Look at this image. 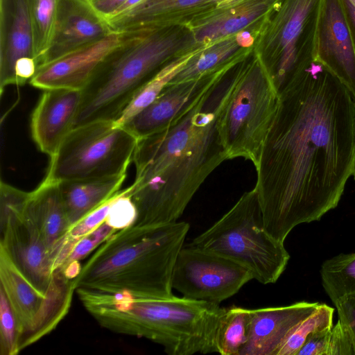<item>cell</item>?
Returning <instances> with one entry per match:
<instances>
[{
	"label": "cell",
	"mask_w": 355,
	"mask_h": 355,
	"mask_svg": "<svg viewBox=\"0 0 355 355\" xmlns=\"http://www.w3.org/2000/svg\"><path fill=\"white\" fill-rule=\"evenodd\" d=\"M238 67L224 73L164 129L139 139L132 162V225L176 222L208 176L228 159L218 121L232 91Z\"/></svg>",
	"instance_id": "obj_2"
},
{
	"label": "cell",
	"mask_w": 355,
	"mask_h": 355,
	"mask_svg": "<svg viewBox=\"0 0 355 355\" xmlns=\"http://www.w3.org/2000/svg\"><path fill=\"white\" fill-rule=\"evenodd\" d=\"M116 231L118 230L110 227L105 221L93 232L86 235L77 242L67 259L61 268L71 263L79 262L80 259L94 248L98 247L109 236Z\"/></svg>",
	"instance_id": "obj_33"
},
{
	"label": "cell",
	"mask_w": 355,
	"mask_h": 355,
	"mask_svg": "<svg viewBox=\"0 0 355 355\" xmlns=\"http://www.w3.org/2000/svg\"><path fill=\"white\" fill-rule=\"evenodd\" d=\"M248 57L238 67L234 87L219 118L218 130L228 159L243 157L256 169L279 96L260 56L253 51Z\"/></svg>",
	"instance_id": "obj_7"
},
{
	"label": "cell",
	"mask_w": 355,
	"mask_h": 355,
	"mask_svg": "<svg viewBox=\"0 0 355 355\" xmlns=\"http://www.w3.org/2000/svg\"><path fill=\"white\" fill-rule=\"evenodd\" d=\"M81 90L44 89L31 119L33 139L41 152L53 157L73 128Z\"/></svg>",
	"instance_id": "obj_19"
},
{
	"label": "cell",
	"mask_w": 355,
	"mask_h": 355,
	"mask_svg": "<svg viewBox=\"0 0 355 355\" xmlns=\"http://www.w3.org/2000/svg\"><path fill=\"white\" fill-rule=\"evenodd\" d=\"M139 139L114 121H96L71 130L51 157L44 180L53 182L126 173Z\"/></svg>",
	"instance_id": "obj_9"
},
{
	"label": "cell",
	"mask_w": 355,
	"mask_h": 355,
	"mask_svg": "<svg viewBox=\"0 0 355 355\" xmlns=\"http://www.w3.org/2000/svg\"><path fill=\"white\" fill-rule=\"evenodd\" d=\"M21 335L18 320L4 294L0 290V351L1 355H16L20 350Z\"/></svg>",
	"instance_id": "obj_31"
},
{
	"label": "cell",
	"mask_w": 355,
	"mask_h": 355,
	"mask_svg": "<svg viewBox=\"0 0 355 355\" xmlns=\"http://www.w3.org/2000/svg\"><path fill=\"white\" fill-rule=\"evenodd\" d=\"M94 9L107 19L115 15L128 0H87Z\"/></svg>",
	"instance_id": "obj_35"
},
{
	"label": "cell",
	"mask_w": 355,
	"mask_h": 355,
	"mask_svg": "<svg viewBox=\"0 0 355 355\" xmlns=\"http://www.w3.org/2000/svg\"><path fill=\"white\" fill-rule=\"evenodd\" d=\"M126 173L107 178L58 182L71 227L117 193Z\"/></svg>",
	"instance_id": "obj_23"
},
{
	"label": "cell",
	"mask_w": 355,
	"mask_h": 355,
	"mask_svg": "<svg viewBox=\"0 0 355 355\" xmlns=\"http://www.w3.org/2000/svg\"><path fill=\"white\" fill-rule=\"evenodd\" d=\"M319 302L250 309L248 340L240 355H276L288 334L310 315Z\"/></svg>",
	"instance_id": "obj_21"
},
{
	"label": "cell",
	"mask_w": 355,
	"mask_h": 355,
	"mask_svg": "<svg viewBox=\"0 0 355 355\" xmlns=\"http://www.w3.org/2000/svg\"><path fill=\"white\" fill-rule=\"evenodd\" d=\"M252 279L251 272L235 261L188 243L177 258L172 287L183 297L219 304Z\"/></svg>",
	"instance_id": "obj_12"
},
{
	"label": "cell",
	"mask_w": 355,
	"mask_h": 355,
	"mask_svg": "<svg viewBox=\"0 0 355 355\" xmlns=\"http://www.w3.org/2000/svg\"><path fill=\"white\" fill-rule=\"evenodd\" d=\"M250 309L232 306L226 308L215 334V352L240 355L249 333Z\"/></svg>",
	"instance_id": "obj_25"
},
{
	"label": "cell",
	"mask_w": 355,
	"mask_h": 355,
	"mask_svg": "<svg viewBox=\"0 0 355 355\" xmlns=\"http://www.w3.org/2000/svg\"><path fill=\"white\" fill-rule=\"evenodd\" d=\"M126 31H112L105 37L55 60L40 65L29 80L36 88L81 90L94 72L125 38Z\"/></svg>",
	"instance_id": "obj_16"
},
{
	"label": "cell",
	"mask_w": 355,
	"mask_h": 355,
	"mask_svg": "<svg viewBox=\"0 0 355 355\" xmlns=\"http://www.w3.org/2000/svg\"><path fill=\"white\" fill-rule=\"evenodd\" d=\"M30 192L0 184V248L24 277L46 293L54 272L49 250L26 205Z\"/></svg>",
	"instance_id": "obj_11"
},
{
	"label": "cell",
	"mask_w": 355,
	"mask_h": 355,
	"mask_svg": "<svg viewBox=\"0 0 355 355\" xmlns=\"http://www.w3.org/2000/svg\"><path fill=\"white\" fill-rule=\"evenodd\" d=\"M322 0H282L255 35L261 58L279 96L315 62Z\"/></svg>",
	"instance_id": "obj_8"
},
{
	"label": "cell",
	"mask_w": 355,
	"mask_h": 355,
	"mask_svg": "<svg viewBox=\"0 0 355 355\" xmlns=\"http://www.w3.org/2000/svg\"><path fill=\"white\" fill-rule=\"evenodd\" d=\"M112 31L87 0H60L51 44L39 65L96 42Z\"/></svg>",
	"instance_id": "obj_17"
},
{
	"label": "cell",
	"mask_w": 355,
	"mask_h": 355,
	"mask_svg": "<svg viewBox=\"0 0 355 355\" xmlns=\"http://www.w3.org/2000/svg\"><path fill=\"white\" fill-rule=\"evenodd\" d=\"M320 274L323 288L334 304L355 293V252L339 254L325 260Z\"/></svg>",
	"instance_id": "obj_27"
},
{
	"label": "cell",
	"mask_w": 355,
	"mask_h": 355,
	"mask_svg": "<svg viewBox=\"0 0 355 355\" xmlns=\"http://www.w3.org/2000/svg\"><path fill=\"white\" fill-rule=\"evenodd\" d=\"M130 187L116 194L111 205L105 222L116 230L132 225L137 216V211L130 196Z\"/></svg>",
	"instance_id": "obj_32"
},
{
	"label": "cell",
	"mask_w": 355,
	"mask_h": 355,
	"mask_svg": "<svg viewBox=\"0 0 355 355\" xmlns=\"http://www.w3.org/2000/svg\"><path fill=\"white\" fill-rule=\"evenodd\" d=\"M26 208L49 250L55 271L71 228L59 184L44 180L30 192Z\"/></svg>",
	"instance_id": "obj_22"
},
{
	"label": "cell",
	"mask_w": 355,
	"mask_h": 355,
	"mask_svg": "<svg viewBox=\"0 0 355 355\" xmlns=\"http://www.w3.org/2000/svg\"><path fill=\"white\" fill-rule=\"evenodd\" d=\"M225 0H142L106 20L114 31L184 28Z\"/></svg>",
	"instance_id": "obj_18"
},
{
	"label": "cell",
	"mask_w": 355,
	"mask_h": 355,
	"mask_svg": "<svg viewBox=\"0 0 355 355\" xmlns=\"http://www.w3.org/2000/svg\"><path fill=\"white\" fill-rule=\"evenodd\" d=\"M253 51L241 44L237 34L220 40L196 52L168 84L198 79L234 62H243Z\"/></svg>",
	"instance_id": "obj_24"
},
{
	"label": "cell",
	"mask_w": 355,
	"mask_h": 355,
	"mask_svg": "<svg viewBox=\"0 0 355 355\" xmlns=\"http://www.w3.org/2000/svg\"><path fill=\"white\" fill-rule=\"evenodd\" d=\"M200 49H196L179 56L164 66L139 90L121 116L114 121L115 125H125L152 103L189 60Z\"/></svg>",
	"instance_id": "obj_26"
},
{
	"label": "cell",
	"mask_w": 355,
	"mask_h": 355,
	"mask_svg": "<svg viewBox=\"0 0 355 355\" xmlns=\"http://www.w3.org/2000/svg\"><path fill=\"white\" fill-rule=\"evenodd\" d=\"M355 165V102L313 62L279 96L257 171L267 232L284 243L297 225L336 208Z\"/></svg>",
	"instance_id": "obj_1"
},
{
	"label": "cell",
	"mask_w": 355,
	"mask_h": 355,
	"mask_svg": "<svg viewBox=\"0 0 355 355\" xmlns=\"http://www.w3.org/2000/svg\"><path fill=\"white\" fill-rule=\"evenodd\" d=\"M334 304L339 320L350 339L355 355V293L341 298Z\"/></svg>",
	"instance_id": "obj_34"
},
{
	"label": "cell",
	"mask_w": 355,
	"mask_h": 355,
	"mask_svg": "<svg viewBox=\"0 0 355 355\" xmlns=\"http://www.w3.org/2000/svg\"><path fill=\"white\" fill-rule=\"evenodd\" d=\"M23 58L37 62L28 0H0L1 95L6 87L17 85L15 66Z\"/></svg>",
	"instance_id": "obj_20"
},
{
	"label": "cell",
	"mask_w": 355,
	"mask_h": 355,
	"mask_svg": "<svg viewBox=\"0 0 355 355\" xmlns=\"http://www.w3.org/2000/svg\"><path fill=\"white\" fill-rule=\"evenodd\" d=\"M296 355H354L349 338L340 320L311 336Z\"/></svg>",
	"instance_id": "obj_30"
},
{
	"label": "cell",
	"mask_w": 355,
	"mask_h": 355,
	"mask_svg": "<svg viewBox=\"0 0 355 355\" xmlns=\"http://www.w3.org/2000/svg\"><path fill=\"white\" fill-rule=\"evenodd\" d=\"M60 2V0H28L35 55L38 65L51 44Z\"/></svg>",
	"instance_id": "obj_28"
},
{
	"label": "cell",
	"mask_w": 355,
	"mask_h": 355,
	"mask_svg": "<svg viewBox=\"0 0 355 355\" xmlns=\"http://www.w3.org/2000/svg\"><path fill=\"white\" fill-rule=\"evenodd\" d=\"M240 64L232 62L196 79L168 84L155 100L122 126L138 139L168 126L189 109L224 73Z\"/></svg>",
	"instance_id": "obj_15"
},
{
	"label": "cell",
	"mask_w": 355,
	"mask_h": 355,
	"mask_svg": "<svg viewBox=\"0 0 355 355\" xmlns=\"http://www.w3.org/2000/svg\"><path fill=\"white\" fill-rule=\"evenodd\" d=\"M0 290L4 293L20 326V351L58 326L69 312L75 291L73 279L58 269L53 272L46 293H42L24 277L1 248Z\"/></svg>",
	"instance_id": "obj_10"
},
{
	"label": "cell",
	"mask_w": 355,
	"mask_h": 355,
	"mask_svg": "<svg viewBox=\"0 0 355 355\" xmlns=\"http://www.w3.org/2000/svg\"><path fill=\"white\" fill-rule=\"evenodd\" d=\"M354 176V179L355 180V165H354V172H353V175Z\"/></svg>",
	"instance_id": "obj_37"
},
{
	"label": "cell",
	"mask_w": 355,
	"mask_h": 355,
	"mask_svg": "<svg viewBox=\"0 0 355 355\" xmlns=\"http://www.w3.org/2000/svg\"><path fill=\"white\" fill-rule=\"evenodd\" d=\"M346 21L355 46V0H340Z\"/></svg>",
	"instance_id": "obj_36"
},
{
	"label": "cell",
	"mask_w": 355,
	"mask_h": 355,
	"mask_svg": "<svg viewBox=\"0 0 355 355\" xmlns=\"http://www.w3.org/2000/svg\"><path fill=\"white\" fill-rule=\"evenodd\" d=\"M281 1L226 0L218 3L184 27L190 35L191 47L202 48L241 31H250V27L255 37Z\"/></svg>",
	"instance_id": "obj_13"
},
{
	"label": "cell",
	"mask_w": 355,
	"mask_h": 355,
	"mask_svg": "<svg viewBox=\"0 0 355 355\" xmlns=\"http://www.w3.org/2000/svg\"><path fill=\"white\" fill-rule=\"evenodd\" d=\"M76 293L101 327L148 339L169 355L215 352L217 326L226 310L218 303L174 295L149 298L85 291Z\"/></svg>",
	"instance_id": "obj_4"
},
{
	"label": "cell",
	"mask_w": 355,
	"mask_h": 355,
	"mask_svg": "<svg viewBox=\"0 0 355 355\" xmlns=\"http://www.w3.org/2000/svg\"><path fill=\"white\" fill-rule=\"evenodd\" d=\"M190 244L225 257L248 270L263 284H274L290 255L266 230L255 188L243 193L219 220Z\"/></svg>",
	"instance_id": "obj_6"
},
{
	"label": "cell",
	"mask_w": 355,
	"mask_h": 355,
	"mask_svg": "<svg viewBox=\"0 0 355 355\" xmlns=\"http://www.w3.org/2000/svg\"><path fill=\"white\" fill-rule=\"evenodd\" d=\"M81 89L73 128L117 120L139 90L164 66L192 49L189 33L172 28L126 31Z\"/></svg>",
	"instance_id": "obj_5"
},
{
	"label": "cell",
	"mask_w": 355,
	"mask_h": 355,
	"mask_svg": "<svg viewBox=\"0 0 355 355\" xmlns=\"http://www.w3.org/2000/svg\"><path fill=\"white\" fill-rule=\"evenodd\" d=\"M190 225L184 221L135 225L102 243L73 279L75 291L166 298Z\"/></svg>",
	"instance_id": "obj_3"
},
{
	"label": "cell",
	"mask_w": 355,
	"mask_h": 355,
	"mask_svg": "<svg viewBox=\"0 0 355 355\" xmlns=\"http://www.w3.org/2000/svg\"><path fill=\"white\" fill-rule=\"evenodd\" d=\"M315 62L349 92L355 102V46L340 0H322L317 26Z\"/></svg>",
	"instance_id": "obj_14"
},
{
	"label": "cell",
	"mask_w": 355,
	"mask_h": 355,
	"mask_svg": "<svg viewBox=\"0 0 355 355\" xmlns=\"http://www.w3.org/2000/svg\"><path fill=\"white\" fill-rule=\"evenodd\" d=\"M334 308L320 303L310 315L292 329L279 347L276 355H296L311 336L334 325Z\"/></svg>",
	"instance_id": "obj_29"
}]
</instances>
